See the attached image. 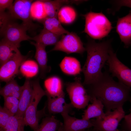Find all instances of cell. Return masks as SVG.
Returning <instances> with one entry per match:
<instances>
[{
  "label": "cell",
  "instance_id": "cell-11",
  "mask_svg": "<svg viewBox=\"0 0 131 131\" xmlns=\"http://www.w3.org/2000/svg\"><path fill=\"white\" fill-rule=\"evenodd\" d=\"M29 55H22L18 50L8 60L0 66L1 81L8 82L14 79L19 73V68L29 57Z\"/></svg>",
  "mask_w": 131,
  "mask_h": 131
},
{
  "label": "cell",
  "instance_id": "cell-22",
  "mask_svg": "<svg viewBox=\"0 0 131 131\" xmlns=\"http://www.w3.org/2000/svg\"><path fill=\"white\" fill-rule=\"evenodd\" d=\"M60 36L43 28L39 34L31 37V40L46 47L47 46L56 45L60 40Z\"/></svg>",
  "mask_w": 131,
  "mask_h": 131
},
{
  "label": "cell",
  "instance_id": "cell-14",
  "mask_svg": "<svg viewBox=\"0 0 131 131\" xmlns=\"http://www.w3.org/2000/svg\"><path fill=\"white\" fill-rule=\"evenodd\" d=\"M64 92L56 97H47V106L49 113H69L74 107L71 103H67L66 102Z\"/></svg>",
  "mask_w": 131,
  "mask_h": 131
},
{
  "label": "cell",
  "instance_id": "cell-1",
  "mask_svg": "<svg viewBox=\"0 0 131 131\" xmlns=\"http://www.w3.org/2000/svg\"><path fill=\"white\" fill-rule=\"evenodd\" d=\"M87 86L86 90L91 99L95 98L100 100L104 106L106 112L123 106L131 98V88L115 81L106 71L95 82Z\"/></svg>",
  "mask_w": 131,
  "mask_h": 131
},
{
  "label": "cell",
  "instance_id": "cell-28",
  "mask_svg": "<svg viewBox=\"0 0 131 131\" xmlns=\"http://www.w3.org/2000/svg\"><path fill=\"white\" fill-rule=\"evenodd\" d=\"M76 16V12L73 8L65 6L62 7L60 9L57 18L61 23L70 24L74 20Z\"/></svg>",
  "mask_w": 131,
  "mask_h": 131
},
{
  "label": "cell",
  "instance_id": "cell-36",
  "mask_svg": "<svg viewBox=\"0 0 131 131\" xmlns=\"http://www.w3.org/2000/svg\"><path fill=\"white\" fill-rule=\"evenodd\" d=\"M96 131L95 130H94L93 129V130H89V131H85V130H83V131Z\"/></svg>",
  "mask_w": 131,
  "mask_h": 131
},
{
  "label": "cell",
  "instance_id": "cell-16",
  "mask_svg": "<svg viewBox=\"0 0 131 131\" xmlns=\"http://www.w3.org/2000/svg\"><path fill=\"white\" fill-rule=\"evenodd\" d=\"M36 49L34 58L37 62L40 68V77L44 79L47 74L49 72L50 67L47 65L48 58L46 50V46L40 43L31 42Z\"/></svg>",
  "mask_w": 131,
  "mask_h": 131
},
{
  "label": "cell",
  "instance_id": "cell-5",
  "mask_svg": "<svg viewBox=\"0 0 131 131\" xmlns=\"http://www.w3.org/2000/svg\"><path fill=\"white\" fill-rule=\"evenodd\" d=\"M31 82L33 90V95L24 119L25 125H28L34 131L39 125V121L41 117L46 115L45 111L47 104L42 110L37 111L38 105L42 97L46 95V93L40 86L39 79L31 81Z\"/></svg>",
  "mask_w": 131,
  "mask_h": 131
},
{
  "label": "cell",
  "instance_id": "cell-10",
  "mask_svg": "<svg viewBox=\"0 0 131 131\" xmlns=\"http://www.w3.org/2000/svg\"><path fill=\"white\" fill-rule=\"evenodd\" d=\"M109 72L113 77H117L120 82L131 88V69L122 63L117 58L113 50L110 51L107 61Z\"/></svg>",
  "mask_w": 131,
  "mask_h": 131
},
{
  "label": "cell",
  "instance_id": "cell-19",
  "mask_svg": "<svg viewBox=\"0 0 131 131\" xmlns=\"http://www.w3.org/2000/svg\"><path fill=\"white\" fill-rule=\"evenodd\" d=\"M47 17L57 18L58 12L64 5L69 3H78L82 0H42Z\"/></svg>",
  "mask_w": 131,
  "mask_h": 131
},
{
  "label": "cell",
  "instance_id": "cell-26",
  "mask_svg": "<svg viewBox=\"0 0 131 131\" xmlns=\"http://www.w3.org/2000/svg\"><path fill=\"white\" fill-rule=\"evenodd\" d=\"M30 13L32 19L40 22L47 17L42 0H37L32 3Z\"/></svg>",
  "mask_w": 131,
  "mask_h": 131
},
{
  "label": "cell",
  "instance_id": "cell-7",
  "mask_svg": "<svg viewBox=\"0 0 131 131\" xmlns=\"http://www.w3.org/2000/svg\"><path fill=\"white\" fill-rule=\"evenodd\" d=\"M105 113L103 118L92 119L93 129L96 131H117L119 123L125 115L123 106Z\"/></svg>",
  "mask_w": 131,
  "mask_h": 131
},
{
  "label": "cell",
  "instance_id": "cell-23",
  "mask_svg": "<svg viewBox=\"0 0 131 131\" xmlns=\"http://www.w3.org/2000/svg\"><path fill=\"white\" fill-rule=\"evenodd\" d=\"M15 45L2 39L0 43V64L1 66L19 50Z\"/></svg>",
  "mask_w": 131,
  "mask_h": 131
},
{
  "label": "cell",
  "instance_id": "cell-8",
  "mask_svg": "<svg viewBox=\"0 0 131 131\" xmlns=\"http://www.w3.org/2000/svg\"><path fill=\"white\" fill-rule=\"evenodd\" d=\"M32 0H16L8 9V15L12 18L22 21V24L28 30L35 28L36 25L33 22L30 13Z\"/></svg>",
  "mask_w": 131,
  "mask_h": 131
},
{
  "label": "cell",
  "instance_id": "cell-29",
  "mask_svg": "<svg viewBox=\"0 0 131 131\" xmlns=\"http://www.w3.org/2000/svg\"><path fill=\"white\" fill-rule=\"evenodd\" d=\"M20 67L22 73L27 78L34 76L38 71V65L33 60L25 61Z\"/></svg>",
  "mask_w": 131,
  "mask_h": 131
},
{
  "label": "cell",
  "instance_id": "cell-38",
  "mask_svg": "<svg viewBox=\"0 0 131 131\" xmlns=\"http://www.w3.org/2000/svg\"><path fill=\"white\" fill-rule=\"evenodd\" d=\"M131 103V99H130L129 101Z\"/></svg>",
  "mask_w": 131,
  "mask_h": 131
},
{
  "label": "cell",
  "instance_id": "cell-9",
  "mask_svg": "<svg viewBox=\"0 0 131 131\" xmlns=\"http://www.w3.org/2000/svg\"><path fill=\"white\" fill-rule=\"evenodd\" d=\"M59 51L67 54H82L86 51L80 38L75 33L70 32L63 36L50 51Z\"/></svg>",
  "mask_w": 131,
  "mask_h": 131
},
{
  "label": "cell",
  "instance_id": "cell-6",
  "mask_svg": "<svg viewBox=\"0 0 131 131\" xmlns=\"http://www.w3.org/2000/svg\"><path fill=\"white\" fill-rule=\"evenodd\" d=\"M66 91L74 107L83 109L88 106L90 101H91V98L81 82L80 77H76L74 82L66 83Z\"/></svg>",
  "mask_w": 131,
  "mask_h": 131
},
{
  "label": "cell",
  "instance_id": "cell-13",
  "mask_svg": "<svg viewBox=\"0 0 131 131\" xmlns=\"http://www.w3.org/2000/svg\"><path fill=\"white\" fill-rule=\"evenodd\" d=\"M116 31L126 48L131 44V10L125 16L118 19Z\"/></svg>",
  "mask_w": 131,
  "mask_h": 131
},
{
  "label": "cell",
  "instance_id": "cell-2",
  "mask_svg": "<svg viewBox=\"0 0 131 131\" xmlns=\"http://www.w3.org/2000/svg\"><path fill=\"white\" fill-rule=\"evenodd\" d=\"M110 40L97 43L89 40L86 44L87 58L82 68L84 75L83 84L88 86L96 82L102 75L101 69L107 61L112 49Z\"/></svg>",
  "mask_w": 131,
  "mask_h": 131
},
{
  "label": "cell",
  "instance_id": "cell-4",
  "mask_svg": "<svg viewBox=\"0 0 131 131\" xmlns=\"http://www.w3.org/2000/svg\"><path fill=\"white\" fill-rule=\"evenodd\" d=\"M85 18L83 31L94 39H101L107 36L113 28L111 22L102 13L90 11L82 15Z\"/></svg>",
  "mask_w": 131,
  "mask_h": 131
},
{
  "label": "cell",
  "instance_id": "cell-21",
  "mask_svg": "<svg viewBox=\"0 0 131 131\" xmlns=\"http://www.w3.org/2000/svg\"><path fill=\"white\" fill-rule=\"evenodd\" d=\"M40 22L44 28L57 35L61 36L70 32L62 26L57 18L47 17Z\"/></svg>",
  "mask_w": 131,
  "mask_h": 131
},
{
  "label": "cell",
  "instance_id": "cell-20",
  "mask_svg": "<svg viewBox=\"0 0 131 131\" xmlns=\"http://www.w3.org/2000/svg\"><path fill=\"white\" fill-rule=\"evenodd\" d=\"M59 66L63 73L69 75H77L82 71L80 62L73 57H65L60 63Z\"/></svg>",
  "mask_w": 131,
  "mask_h": 131
},
{
  "label": "cell",
  "instance_id": "cell-31",
  "mask_svg": "<svg viewBox=\"0 0 131 131\" xmlns=\"http://www.w3.org/2000/svg\"><path fill=\"white\" fill-rule=\"evenodd\" d=\"M12 116L10 113L4 107H0V130L6 127L10 117Z\"/></svg>",
  "mask_w": 131,
  "mask_h": 131
},
{
  "label": "cell",
  "instance_id": "cell-12",
  "mask_svg": "<svg viewBox=\"0 0 131 131\" xmlns=\"http://www.w3.org/2000/svg\"><path fill=\"white\" fill-rule=\"evenodd\" d=\"M61 115L64 121L63 131H82L93 126L92 120L78 119L70 116L68 113Z\"/></svg>",
  "mask_w": 131,
  "mask_h": 131
},
{
  "label": "cell",
  "instance_id": "cell-37",
  "mask_svg": "<svg viewBox=\"0 0 131 131\" xmlns=\"http://www.w3.org/2000/svg\"><path fill=\"white\" fill-rule=\"evenodd\" d=\"M117 131H123V130H122V131H120V130H117Z\"/></svg>",
  "mask_w": 131,
  "mask_h": 131
},
{
  "label": "cell",
  "instance_id": "cell-18",
  "mask_svg": "<svg viewBox=\"0 0 131 131\" xmlns=\"http://www.w3.org/2000/svg\"><path fill=\"white\" fill-rule=\"evenodd\" d=\"M92 104L88 105L86 109L84 111L82 119L89 120L92 118L102 119L105 116L103 111L104 106L102 102L95 98H92Z\"/></svg>",
  "mask_w": 131,
  "mask_h": 131
},
{
  "label": "cell",
  "instance_id": "cell-35",
  "mask_svg": "<svg viewBox=\"0 0 131 131\" xmlns=\"http://www.w3.org/2000/svg\"><path fill=\"white\" fill-rule=\"evenodd\" d=\"M63 123H62L57 131H63Z\"/></svg>",
  "mask_w": 131,
  "mask_h": 131
},
{
  "label": "cell",
  "instance_id": "cell-27",
  "mask_svg": "<svg viewBox=\"0 0 131 131\" xmlns=\"http://www.w3.org/2000/svg\"><path fill=\"white\" fill-rule=\"evenodd\" d=\"M24 117L16 115L11 116L5 128L0 131H24Z\"/></svg>",
  "mask_w": 131,
  "mask_h": 131
},
{
  "label": "cell",
  "instance_id": "cell-17",
  "mask_svg": "<svg viewBox=\"0 0 131 131\" xmlns=\"http://www.w3.org/2000/svg\"><path fill=\"white\" fill-rule=\"evenodd\" d=\"M44 86L47 97H56L64 92L62 81L57 76H53L46 79L44 81Z\"/></svg>",
  "mask_w": 131,
  "mask_h": 131
},
{
  "label": "cell",
  "instance_id": "cell-34",
  "mask_svg": "<svg viewBox=\"0 0 131 131\" xmlns=\"http://www.w3.org/2000/svg\"><path fill=\"white\" fill-rule=\"evenodd\" d=\"M13 0H0V13L4 12L6 9H8L12 5Z\"/></svg>",
  "mask_w": 131,
  "mask_h": 131
},
{
  "label": "cell",
  "instance_id": "cell-25",
  "mask_svg": "<svg viewBox=\"0 0 131 131\" xmlns=\"http://www.w3.org/2000/svg\"><path fill=\"white\" fill-rule=\"evenodd\" d=\"M62 123L54 116H46L42 119L41 123L34 131H56Z\"/></svg>",
  "mask_w": 131,
  "mask_h": 131
},
{
  "label": "cell",
  "instance_id": "cell-32",
  "mask_svg": "<svg viewBox=\"0 0 131 131\" xmlns=\"http://www.w3.org/2000/svg\"><path fill=\"white\" fill-rule=\"evenodd\" d=\"M130 113L125 115L122 124V128L124 131H131V108Z\"/></svg>",
  "mask_w": 131,
  "mask_h": 131
},
{
  "label": "cell",
  "instance_id": "cell-24",
  "mask_svg": "<svg viewBox=\"0 0 131 131\" xmlns=\"http://www.w3.org/2000/svg\"><path fill=\"white\" fill-rule=\"evenodd\" d=\"M23 86H19L16 81L13 79L6 82V84L1 88L0 93L3 98L13 97L19 99L23 89Z\"/></svg>",
  "mask_w": 131,
  "mask_h": 131
},
{
  "label": "cell",
  "instance_id": "cell-15",
  "mask_svg": "<svg viewBox=\"0 0 131 131\" xmlns=\"http://www.w3.org/2000/svg\"><path fill=\"white\" fill-rule=\"evenodd\" d=\"M21 94L19 100L18 111L15 115L21 117L24 115L31 100L33 90L31 81L26 78L23 85Z\"/></svg>",
  "mask_w": 131,
  "mask_h": 131
},
{
  "label": "cell",
  "instance_id": "cell-33",
  "mask_svg": "<svg viewBox=\"0 0 131 131\" xmlns=\"http://www.w3.org/2000/svg\"><path fill=\"white\" fill-rule=\"evenodd\" d=\"M116 10L119 9L121 7L125 6L131 8V0H116L114 1Z\"/></svg>",
  "mask_w": 131,
  "mask_h": 131
},
{
  "label": "cell",
  "instance_id": "cell-30",
  "mask_svg": "<svg viewBox=\"0 0 131 131\" xmlns=\"http://www.w3.org/2000/svg\"><path fill=\"white\" fill-rule=\"evenodd\" d=\"M4 107L10 114L12 116L15 115L18 109L19 100L17 98L11 96L4 98Z\"/></svg>",
  "mask_w": 131,
  "mask_h": 131
},
{
  "label": "cell",
  "instance_id": "cell-3",
  "mask_svg": "<svg viewBox=\"0 0 131 131\" xmlns=\"http://www.w3.org/2000/svg\"><path fill=\"white\" fill-rule=\"evenodd\" d=\"M12 18L4 12L0 13V33L3 39L19 48L21 42L31 40L27 35V28L22 24H20L12 20Z\"/></svg>",
  "mask_w": 131,
  "mask_h": 131
},
{
  "label": "cell",
  "instance_id": "cell-39",
  "mask_svg": "<svg viewBox=\"0 0 131 131\" xmlns=\"http://www.w3.org/2000/svg\"><path fill=\"white\" fill-rule=\"evenodd\" d=\"M131 99V98H130Z\"/></svg>",
  "mask_w": 131,
  "mask_h": 131
}]
</instances>
